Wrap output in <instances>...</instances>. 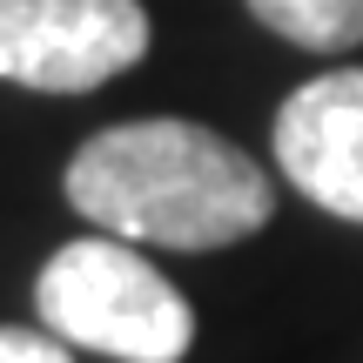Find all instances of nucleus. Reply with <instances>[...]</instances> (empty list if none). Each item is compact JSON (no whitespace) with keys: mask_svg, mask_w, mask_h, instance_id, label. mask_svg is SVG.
<instances>
[{"mask_svg":"<svg viewBox=\"0 0 363 363\" xmlns=\"http://www.w3.org/2000/svg\"><path fill=\"white\" fill-rule=\"evenodd\" d=\"M249 13L310 54H343L363 40V0H249Z\"/></svg>","mask_w":363,"mask_h":363,"instance_id":"39448f33","label":"nucleus"},{"mask_svg":"<svg viewBox=\"0 0 363 363\" xmlns=\"http://www.w3.org/2000/svg\"><path fill=\"white\" fill-rule=\"evenodd\" d=\"M276 162L296 195L363 222V67H330L276 108Z\"/></svg>","mask_w":363,"mask_h":363,"instance_id":"20e7f679","label":"nucleus"},{"mask_svg":"<svg viewBox=\"0 0 363 363\" xmlns=\"http://www.w3.org/2000/svg\"><path fill=\"white\" fill-rule=\"evenodd\" d=\"M74 343H61L48 323L40 330H21V323H0V363H74L67 357Z\"/></svg>","mask_w":363,"mask_h":363,"instance_id":"423d86ee","label":"nucleus"},{"mask_svg":"<svg viewBox=\"0 0 363 363\" xmlns=\"http://www.w3.org/2000/svg\"><path fill=\"white\" fill-rule=\"evenodd\" d=\"M148 54L142 0H0V81L88 94Z\"/></svg>","mask_w":363,"mask_h":363,"instance_id":"7ed1b4c3","label":"nucleus"},{"mask_svg":"<svg viewBox=\"0 0 363 363\" xmlns=\"http://www.w3.org/2000/svg\"><path fill=\"white\" fill-rule=\"evenodd\" d=\"M67 202L94 229L148 249H229L276 216V182L256 155L202 121L148 115L101 128L61 175Z\"/></svg>","mask_w":363,"mask_h":363,"instance_id":"f257e3e1","label":"nucleus"},{"mask_svg":"<svg viewBox=\"0 0 363 363\" xmlns=\"http://www.w3.org/2000/svg\"><path fill=\"white\" fill-rule=\"evenodd\" d=\"M34 310L61 343L115 363H182L195 343L189 296L121 235L61 242L34 276Z\"/></svg>","mask_w":363,"mask_h":363,"instance_id":"f03ea898","label":"nucleus"}]
</instances>
